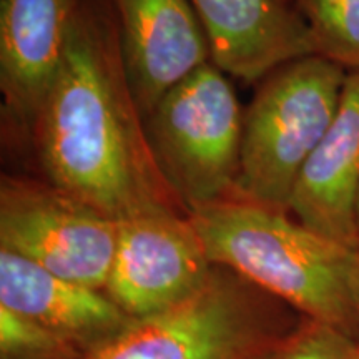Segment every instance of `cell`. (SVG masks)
I'll list each match as a JSON object with an SVG mask.
<instances>
[{
	"mask_svg": "<svg viewBox=\"0 0 359 359\" xmlns=\"http://www.w3.org/2000/svg\"><path fill=\"white\" fill-rule=\"evenodd\" d=\"M107 8L110 0H77L64 62L34 128L48 183L118 222L178 201L148 147Z\"/></svg>",
	"mask_w": 359,
	"mask_h": 359,
	"instance_id": "obj_1",
	"label": "cell"
},
{
	"mask_svg": "<svg viewBox=\"0 0 359 359\" xmlns=\"http://www.w3.org/2000/svg\"><path fill=\"white\" fill-rule=\"evenodd\" d=\"M210 262L359 343V251L285 210L228 196L188 213Z\"/></svg>",
	"mask_w": 359,
	"mask_h": 359,
	"instance_id": "obj_2",
	"label": "cell"
},
{
	"mask_svg": "<svg viewBox=\"0 0 359 359\" xmlns=\"http://www.w3.org/2000/svg\"><path fill=\"white\" fill-rule=\"evenodd\" d=\"M303 314L231 269L217 266L187 302L133 320L82 359H268Z\"/></svg>",
	"mask_w": 359,
	"mask_h": 359,
	"instance_id": "obj_3",
	"label": "cell"
},
{
	"mask_svg": "<svg viewBox=\"0 0 359 359\" xmlns=\"http://www.w3.org/2000/svg\"><path fill=\"white\" fill-rule=\"evenodd\" d=\"M346 79L348 70L313 53L262 80L243 114L233 196L288 212L304 163L333 123Z\"/></svg>",
	"mask_w": 359,
	"mask_h": 359,
	"instance_id": "obj_4",
	"label": "cell"
},
{
	"mask_svg": "<svg viewBox=\"0 0 359 359\" xmlns=\"http://www.w3.org/2000/svg\"><path fill=\"white\" fill-rule=\"evenodd\" d=\"M143 125L156 168L187 215L235 195L243 114L212 60L175 85Z\"/></svg>",
	"mask_w": 359,
	"mask_h": 359,
	"instance_id": "obj_5",
	"label": "cell"
},
{
	"mask_svg": "<svg viewBox=\"0 0 359 359\" xmlns=\"http://www.w3.org/2000/svg\"><path fill=\"white\" fill-rule=\"evenodd\" d=\"M116 222L52 183L4 178L0 248L93 290L105 291Z\"/></svg>",
	"mask_w": 359,
	"mask_h": 359,
	"instance_id": "obj_6",
	"label": "cell"
},
{
	"mask_svg": "<svg viewBox=\"0 0 359 359\" xmlns=\"http://www.w3.org/2000/svg\"><path fill=\"white\" fill-rule=\"evenodd\" d=\"M213 271L190 217L170 205L151 206L116 222L105 293L132 320H142L187 302Z\"/></svg>",
	"mask_w": 359,
	"mask_h": 359,
	"instance_id": "obj_7",
	"label": "cell"
},
{
	"mask_svg": "<svg viewBox=\"0 0 359 359\" xmlns=\"http://www.w3.org/2000/svg\"><path fill=\"white\" fill-rule=\"evenodd\" d=\"M128 90L142 120L158 102L212 60L210 43L190 0H110Z\"/></svg>",
	"mask_w": 359,
	"mask_h": 359,
	"instance_id": "obj_8",
	"label": "cell"
},
{
	"mask_svg": "<svg viewBox=\"0 0 359 359\" xmlns=\"http://www.w3.org/2000/svg\"><path fill=\"white\" fill-rule=\"evenodd\" d=\"M0 306L67 341L85 358L114 341L133 320L105 291L53 275L0 248Z\"/></svg>",
	"mask_w": 359,
	"mask_h": 359,
	"instance_id": "obj_9",
	"label": "cell"
},
{
	"mask_svg": "<svg viewBox=\"0 0 359 359\" xmlns=\"http://www.w3.org/2000/svg\"><path fill=\"white\" fill-rule=\"evenodd\" d=\"M359 70L348 72L336 116L291 193L288 213L359 251Z\"/></svg>",
	"mask_w": 359,
	"mask_h": 359,
	"instance_id": "obj_10",
	"label": "cell"
},
{
	"mask_svg": "<svg viewBox=\"0 0 359 359\" xmlns=\"http://www.w3.org/2000/svg\"><path fill=\"white\" fill-rule=\"evenodd\" d=\"M224 74L257 82L286 62L313 55L308 27L283 0H190Z\"/></svg>",
	"mask_w": 359,
	"mask_h": 359,
	"instance_id": "obj_11",
	"label": "cell"
},
{
	"mask_svg": "<svg viewBox=\"0 0 359 359\" xmlns=\"http://www.w3.org/2000/svg\"><path fill=\"white\" fill-rule=\"evenodd\" d=\"M77 0L0 2V87L27 123L37 118L64 62Z\"/></svg>",
	"mask_w": 359,
	"mask_h": 359,
	"instance_id": "obj_12",
	"label": "cell"
},
{
	"mask_svg": "<svg viewBox=\"0 0 359 359\" xmlns=\"http://www.w3.org/2000/svg\"><path fill=\"white\" fill-rule=\"evenodd\" d=\"M314 52L344 70H359V0H291Z\"/></svg>",
	"mask_w": 359,
	"mask_h": 359,
	"instance_id": "obj_13",
	"label": "cell"
},
{
	"mask_svg": "<svg viewBox=\"0 0 359 359\" xmlns=\"http://www.w3.org/2000/svg\"><path fill=\"white\" fill-rule=\"evenodd\" d=\"M74 346L20 314L0 306V359H82Z\"/></svg>",
	"mask_w": 359,
	"mask_h": 359,
	"instance_id": "obj_14",
	"label": "cell"
},
{
	"mask_svg": "<svg viewBox=\"0 0 359 359\" xmlns=\"http://www.w3.org/2000/svg\"><path fill=\"white\" fill-rule=\"evenodd\" d=\"M268 359H359V343L333 326L303 316Z\"/></svg>",
	"mask_w": 359,
	"mask_h": 359,
	"instance_id": "obj_15",
	"label": "cell"
},
{
	"mask_svg": "<svg viewBox=\"0 0 359 359\" xmlns=\"http://www.w3.org/2000/svg\"><path fill=\"white\" fill-rule=\"evenodd\" d=\"M283 2H286V4H290V6H291V0H283Z\"/></svg>",
	"mask_w": 359,
	"mask_h": 359,
	"instance_id": "obj_16",
	"label": "cell"
},
{
	"mask_svg": "<svg viewBox=\"0 0 359 359\" xmlns=\"http://www.w3.org/2000/svg\"><path fill=\"white\" fill-rule=\"evenodd\" d=\"M358 223H359V205H358Z\"/></svg>",
	"mask_w": 359,
	"mask_h": 359,
	"instance_id": "obj_17",
	"label": "cell"
}]
</instances>
